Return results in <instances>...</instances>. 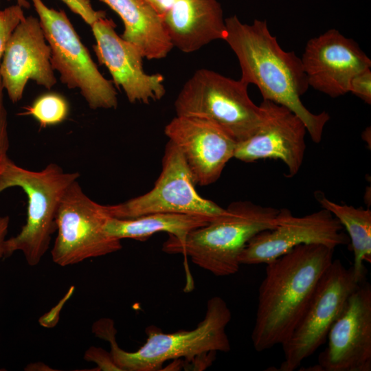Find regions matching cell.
I'll list each match as a JSON object with an SVG mask.
<instances>
[{"instance_id": "7402d4cb", "label": "cell", "mask_w": 371, "mask_h": 371, "mask_svg": "<svg viewBox=\"0 0 371 371\" xmlns=\"http://www.w3.org/2000/svg\"><path fill=\"white\" fill-rule=\"evenodd\" d=\"M69 113L67 100L56 93H47L38 97L32 104L24 107L20 115L33 117L42 128L63 122Z\"/></svg>"}, {"instance_id": "2e32d148", "label": "cell", "mask_w": 371, "mask_h": 371, "mask_svg": "<svg viewBox=\"0 0 371 371\" xmlns=\"http://www.w3.org/2000/svg\"><path fill=\"white\" fill-rule=\"evenodd\" d=\"M0 78L12 103L21 100L29 80L49 90L56 85L50 47L38 18L27 16L14 30L0 63Z\"/></svg>"}, {"instance_id": "d4e9b609", "label": "cell", "mask_w": 371, "mask_h": 371, "mask_svg": "<svg viewBox=\"0 0 371 371\" xmlns=\"http://www.w3.org/2000/svg\"><path fill=\"white\" fill-rule=\"evenodd\" d=\"M75 14L90 26L98 19L105 17L106 12L93 9L90 0H61Z\"/></svg>"}, {"instance_id": "44dd1931", "label": "cell", "mask_w": 371, "mask_h": 371, "mask_svg": "<svg viewBox=\"0 0 371 371\" xmlns=\"http://www.w3.org/2000/svg\"><path fill=\"white\" fill-rule=\"evenodd\" d=\"M315 196L322 208L330 212L346 228L354 253L355 276L359 283L364 282L367 273L364 262L371 263V210L333 202L320 192Z\"/></svg>"}, {"instance_id": "484cf974", "label": "cell", "mask_w": 371, "mask_h": 371, "mask_svg": "<svg viewBox=\"0 0 371 371\" xmlns=\"http://www.w3.org/2000/svg\"><path fill=\"white\" fill-rule=\"evenodd\" d=\"M349 92L367 104L371 103V70L366 69L357 74L350 80Z\"/></svg>"}, {"instance_id": "9a60e30c", "label": "cell", "mask_w": 371, "mask_h": 371, "mask_svg": "<svg viewBox=\"0 0 371 371\" xmlns=\"http://www.w3.org/2000/svg\"><path fill=\"white\" fill-rule=\"evenodd\" d=\"M164 133L181 153L196 185L201 186L219 179L237 144L214 123L193 116L176 115Z\"/></svg>"}, {"instance_id": "cb8c5ba5", "label": "cell", "mask_w": 371, "mask_h": 371, "mask_svg": "<svg viewBox=\"0 0 371 371\" xmlns=\"http://www.w3.org/2000/svg\"><path fill=\"white\" fill-rule=\"evenodd\" d=\"M9 148L8 112L4 102V89L0 78V175L9 160Z\"/></svg>"}, {"instance_id": "8992f818", "label": "cell", "mask_w": 371, "mask_h": 371, "mask_svg": "<svg viewBox=\"0 0 371 371\" xmlns=\"http://www.w3.org/2000/svg\"><path fill=\"white\" fill-rule=\"evenodd\" d=\"M248 86L217 72L200 69L186 82L175 101L177 115L207 120L238 143L256 131L262 109L249 98Z\"/></svg>"}, {"instance_id": "9c48e42d", "label": "cell", "mask_w": 371, "mask_h": 371, "mask_svg": "<svg viewBox=\"0 0 371 371\" xmlns=\"http://www.w3.org/2000/svg\"><path fill=\"white\" fill-rule=\"evenodd\" d=\"M109 218L106 205L91 199L78 180L74 181L57 211V236L51 251L53 262L66 267L120 250L121 240L105 231Z\"/></svg>"}, {"instance_id": "52a82bcc", "label": "cell", "mask_w": 371, "mask_h": 371, "mask_svg": "<svg viewBox=\"0 0 371 371\" xmlns=\"http://www.w3.org/2000/svg\"><path fill=\"white\" fill-rule=\"evenodd\" d=\"M51 49V63L69 89H78L90 109H116L117 93L99 71L64 10L31 0Z\"/></svg>"}, {"instance_id": "8fae6325", "label": "cell", "mask_w": 371, "mask_h": 371, "mask_svg": "<svg viewBox=\"0 0 371 371\" xmlns=\"http://www.w3.org/2000/svg\"><path fill=\"white\" fill-rule=\"evenodd\" d=\"M317 363L300 370H371V285L361 282L331 326Z\"/></svg>"}, {"instance_id": "277c9868", "label": "cell", "mask_w": 371, "mask_h": 371, "mask_svg": "<svg viewBox=\"0 0 371 371\" xmlns=\"http://www.w3.org/2000/svg\"><path fill=\"white\" fill-rule=\"evenodd\" d=\"M281 209L250 201L233 202L227 213L192 231L181 245L164 243L163 251L182 254L216 276L236 273L240 256L257 234L277 226Z\"/></svg>"}, {"instance_id": "4316f807", "label": "cell", "mask_w": 371, "mask_h": 371, "mask_svg": "<svg viewBox=\"0 0 371 371\" xmlns=\"http://www.w3.org/2000/svg\"><path fill=\"white\" fill-rule=\"evenodd\" d=\"M84 359L96 363L98 365L96 370L121 371L115 364L111 352L101 348L91 346L85 352Z\"/></svg>"}, {"instance_id": "f546056e", "label": "cell", "mask_w": 371, "mask_h": 371, "mask_svg": "<svg viewBox=\"0 0 371 371\" xmlns=\"http://www.w3.org/2000/svg\"><path fill=\"white\" fill-rule=\"evenodd\" d=\"M11 1V0H8ZM16 4L22 7L23 8L29 9L30 7V3L28 0H15Z\"/></svg>"}, {"instance_id": "7a4b0ae2", "label": "cell", "mask_w": 371, "mask_h": 371, "mask_svg": "<svg viewBox=\"0 0 371 371\" xmlns=\"http://www.w3.org/2000/svg\"><path fill=\"white\" fill-rule=\"evenodd\" d=\"M335 249L298 245L267 263L258 295L251 341L258 352L282 344L302 317Z\"/></svg>"}, {"instance_id": "6da1fadb", "label": "cell", "mask_w": 371, "mask_h": 371, "mask_svg": "<svg viewBox=\"0 0 371 371\" xmlns=\"http://www.w3.org/2000/svg\"><path fill=\"white\" fill-rule=\"evenodd\" d=\"M225 41L236 54L241 70L240 79L255 85L263 100L286 107L304 124L312 140L319 143L329 115L311 112L301 96L310 87L301 58L286 52L273 36L266 21L242 23L236 15L225 19Z\"/></svg>"}, {"instance_id": "4fadbf2b", "label": "cell", "mask_w": 371, "mask_h": 371, "mask_svg": "<svg viewBox=\"0 0 371 371\" xmlns=\"http://www.w3.org/2000/svg\"><path fill=\"white\" fill-rule=\"evenodd\" d=\"M115 27V23L106 16L91 25L95 40L93 49L99 63L108 69L112 82L124 90L131 103L149 104L161 100L166 93L164 76L146 74L142 54L119 36Z\"/></svg>"}, {"instance_id": "7c38bea8", "label": "cell", "mask_w": 371, "mask_h": 371, "mask_svg": "<svg viewBox=\"0 0 371 371\" xmlns=\"http://www.w3.org/2000/svg\"><path fill=\"white\" fill-rule=\"evenodd\" d=\"M333 214L322 208L303 216L281 209L276 227L254 236L242 251L240 265L267 264L301 245L320 244L335 249L348 243L349 238Z\"/></svg>"}, {"instance_id": "30bf717a", "label": "cell", "mask_w": 371, "mask_h": 371, "mask_svg": "<svg viewBox=\"0 0 371 371\" xmlns=\"http://www.w3.org/2000/svg\"><path fill=\"white\" fill-rule=\"evenodd\" d=\"M195 186L181 153L168 140L161 171L153 188L142 195L106 205V208L111 217L123 219L155 213L188 214L215 218L227 213V208L199 194Z\"/></svg>"}, {"instance_id": "ffe728a7", "label": "cell", "mask_w": 371, "mask_h": 371, "mask_svg": "<svg viewBox=\"0 0 371 371\" xmlns=\"http://www.w3.org/2000/svg\"><path fill=\"white\" fill-rule=\"evenodd\" d=\"M212 218L179 213H155L133 218L111 217L105 225L106 233L115 238L145 241L158 232H166L168 245L182 244L194 229L204 226Z\"/></svg>"}, {"instance_id": "3957f363", "label": "cell", "mask_w": 371, "mask_h": 371, "mask_svg": "<svg viewBox=\"0 0 371 371\" xmlns=\"http://www.w3.org/2000/svg\"><path fill=\"white\" fill-rule=\"evenodd\" d=\"M232 313L225 301L219 296L207 302L203 319L190 330L165 333L155 326L146 329V342L136 351H125L116 342V329L112 319L99 322L93 332L95 336L109 342L111 354L121 371L160 370L167 361L184 358L196 361L201 356L231 350L226 327Z\"/></svg>"}, {"instance_id": "83f0119b", "label": "cell", "mask_w": 371, "mask_h": 371, "mask_svg": "<svg viewBox=\"0 0 371 371\" xmlns=\"http://www.w3.org/2000/svg\"><path fill=\"white\" fill-rule=\"evenodd\" d=\"M10 217L0 216V258L5 257V242L8 232Z\"/></svg>"}, {"instance_id": "5b68a950", "label": "cell", "mask_w": 371, "mask_h": 371, "mask_svg": "<svg viewBox=\"0 0 371 371\" xmlns=\"http://www.w3.org/2000/svg\"><path fill=\"white\" fill-rule=\"evenodd\" d=\"M80 177L51 163L40 171L17 166L9 159L0 175V193L18 187L27 199V219L20 232L5 240V257L21 251L30 266L37 265L49 249L56 231V214L67 188Z\"/></svg>"}, {"instance_id": "e0dca14e", "label": "cell", "mask_w": 371, "mask_h": 371, "mask_svg": "<svg viewBox=\"0 0 371 371\" xmlns=\"http://www.w3.org/2000/svg\"><path fill=\"white\" fill-rule=\"evenodd\" d=\"M260 124L247 139L236 144L234 157L250 163L260 159L281 160L289 176L299 172L304 157L307 132L303 122L291 110L263 100Z\"/></svg>"}, {"instance_id": "f1b7e54d", "label": "cell", "mask_w": 371, "mask_h": 371, "mask_svg": "<svg viewBox=\"0 0 371 371\" xmlns=\"http://www.w3.org/2000/svg\"><path fill=\"white\" fill-rule=\"evenodd\" d=\"M155 10L162 15L170 8L175 0H146Z\"/></svg>"}, {"instance_id": "d6986e66", "label": "cell", "mask_w": 371, "mask_h": 371, "mask_svg": "<svg viewBox=\"0 0 371 371\" xmlns=\"http://www.w3.org/2000/svg\"><path fill=\"white\" fill-rule=\"evenodd\" d=\"M121 18V37L135 45L148 60L166 58L173 45L162 16L146 0H100Z\"/></svg>"}, {"instance_id": "603a6c76", "label": "cell", "mask_w": 371, "mask_h": 371, "mask_svg": "<svg viewBox=\"0 0 371 371\" xmlns=\"http://www.w3.org/2000/svg\"><path fill=\"white\" fill-rule=\"evenodd\" d=\"M23 9L15 4L0 10V63L12 33L25 18Z\"/></svg>"}, {"instance_id": "ac0fdd59", "label": "cell", "mask_w": 371, "mask_h": 371, "mask_svg": "<svg viewBox=\"0 0 371 371\" xmlns=\"http://www.w3.org/2000/svg\"><path fill=\"white\" fill-rule=\"evenodd\" d=\"M162 20L173 47L185 53L226 37L223 10L217 0H175Z\"/></svg>"}, {"instance_id": "ba28073f", "label": "cell", "mask_w": 371, "mask_h": 371, "mask_svg": "<svg viewBox=\"0 0 371 371\" xmlns=\"http://www.w3.org/2000/svg\"><path fill=\"white\" fill-rule=\"evenodd\" d=\"M359 283L351 267L333 260L321 277L302 317L281 344L284 360L277 370L293 371L327 339L334 322L345 309Z\"/></svg>"}, {"instance_id": "5bb4252c", "label": "cell", "mask_w": 371, "mask_h": 371, "mask_svg": "<svg viewBox=\"0 0 371 371\" xmlns=\"http://www.w3.org/2000/svg\"><path fill=\"white\" fill-rule=\"evenodd\" d=\"M300 58L309 87L331 98L348 93L351 79L371 67L357 43L335 29L310 39Z\"/></svg>"}]
</instances>
